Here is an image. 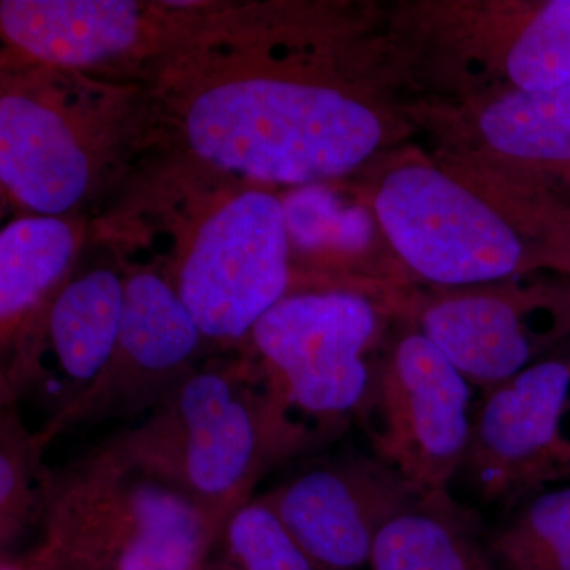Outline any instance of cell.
Here are the masks:
<instances>
[{
	"instance_id": "1",
	"label": "cell",
	"mask_w": 570,
	"mask_h": 570,
	"mask_svg": "<svg viewBox=\"0 0 570 570\" xmlns=\"http://www.w3.org/2000/svg\"><path fill=\"white\" fill-rule=\"evenodd\" d=\"M373 208L397 258L438 288L570 275V197L538 183L414 157L382 175Z\"/></svg>"
},
{
	"instance_id": "2",
	"label": "cell",
	"mask_w": 570,
	"mask_h": 570,
	"mask_svg": "<svg viewBox=\"0 0 570 570\" xmlns=\"http://www.w3.org/2000/svg\"><path fill=\"white\" fill-rule=\"evenodd\" d=\"M108 441L223 527L269 472L322 452L288 419L257 360L195 367L137 426Z\"/></svg>"
},
{
	"instance_id": "3",
	"label": "cell",
	"mask_w": 570,
	"mask_h": 570,
	"mask_svg": "<svg viewBox=\"0 0 570 570\" xmlns=\"http://www.w3.org/2000/svg\"><path fill=\"white\" fill-rule=\"evenodd\" d=\"M206 163L277 184L335 178L389 141L390 122L362 97L325 82L249 78L214 86L187 112Z\"/></svg>"
},
{
	"instance_id": "4",
	"label": "cell",
	"mask_w": 570,
	"mask_h": 570,
	"mask_svg": "<svg viewBox=\"0 0 570 570\" xmlns=\"http://www.w3.org/2000/svg\"><path fill=\"white\" fill-rule=\"evenodd\" d=\"M223 530L107 439L52 469L39 540L66 570H209Z\"/></svg>"
},
{
	"instance_id": "5",
	"label": "cell",
	"mask_w": 570,
	"mask_h": 570,
	"mask_svg": "<svg viewBox=\"0 0 570 570\" xmlns=\"http://www.w3.org/2000/svg\"><path fill=\"white\" fill-rule=\"evenodd\" d=\"M396 298L355 287L298 291L255 325L253 344L281 406L324 450L360 425Z\"/></svg>"
},
{
	"instance_id": "6",
	"label": "cell",
	"mask_w": 570,
	"mask_h": 570,
	"mask_svg": "<svg viewBox=\"0 0 570 570\" xmlns=\"http://www.w3.org/2000/svg\"><path fill=\"white\" fill-rule=\"evenodd\" d=\"M474 385L417 328L379 358L365 415L371 453L422 493L450 491L471 433Z\"/></svg>"
},
{
	"instance_id": "7",
	"label": "cell",
	"mask_w": 570,
	"mask_h": 570,
	"mask_svg": "<svg viewBox=\"0 0 570 570\" xmlns=\"http://www.w3.org/2000/svg\"><path fill=\"white\" fill-rule=\"evenodd\" d=\"M570 363L546 358L497 387L472 411L466 453L450 493L483 517L515 508L531 494L570 480V442L561 423Z\"/></svg>"
},
{
	"instance_id": "8",
	"label": "cell",
	"mask_w": 570,
	"mask_h": 570,
	"mask_svg": "<svg viewBox=\"0 0 570 570\" xmlns=\"http://www.w3.org/2000/svg\"><path fill=\"white\" fill-rule=\"evenodd\" d=\"M283 202L246 193L213 214L179 269L175 291L205 340L250 341L255 325L291 292Z\"/></svg>"
},
{
	"instance_id": "9",
	"label": "cell",
	"mask_w": 570,
	"mask_h": 570,
	"mask_svg": "<svg viewBox=\"0 0 570 570\" xmlns=\"http://www.w3.org/2000/svg\"><path fill=\"white\" fill-rule=\"evenodd\" d=\"M417 326L474 387L487 390L540 362L570 332V288L515 281L400 296Z\"/></svg>"
},
{
	"instance_id": "10",
	"label": "cell",
	"mask_w": 570,
	"mask_h": 570,
	"mask_svg": "<svg viewBox=\"0 0 570 570\" xmlns=\"http://www.w3.org/2000/svg\"><path fill=\"white\" fill-rule=\"evenodd\" d=\"M204 340L175 287L153 273L130 276L107 370L77 406L39 428L41 434L51 444L75 428L149 414L197 367Z\"/></svg>"
},
{
	"instance_id": "11",
	"label": "cell",
	"mask_w": 570,
	"mask_h": 570,
	"mask_svg": "<svg viewBox=\"0 0 570 570\" xmlns=\"http://www.w3.org/2000/svg\"><path fill=\"white\" fill-rule=\"evenodd\" d=\"M374 453L314 461L262 494L324 570H366L379 531L423 497Z\"/></svg>"
},
{
	"instance_id": "12",
	"label": "cell",
	"mask_w": 570,
	"mask_h": 570,
	"mask_svg": "<svg viewBox=\"0 0 570 570\" xmlns=\"http://www.w3.org/2000/svg\"><path fill=\"white\" fill-rule=\"evenodd\" d=\"M124 284L110 269H96L66 285L52 299L45 337L51 362L29 382L17 406L36 404L50 426L96 385L118 344Z\"/></svg>"
},
{
	"instance_id": "13",
	"label": "cell",
	"mask_w": 570,
	"mask_h": 570,
	"mask_svg": "<svg viewBox=\"0 0 570 570\" xmlns=\"http://www.w3.org/2000/svg\"><path fill=\"white\" fill-rule=\"evenodd\" d=\"M0 178L22 205L63 213L85 194L89 165L58 112L22 96L0 100Z\"/></svg>"
},
{
	"instance_id": "14",
	"label": "cell",
	"mask_w": 570,
	"mask_h": 570,
	"mask_svg": "<svg viewBox=\"0 0 570 570\" xmlns=\"http://www.w3.org/2000/svg\"><path fill=\"white\" fill-rule=\"evenodd\" d=\"M474 140L519 178L570 197V86L550 91L504 88L472 111Z\"/></svg>"
},
{
	"instance_id": "15",
	"label": "cell",
	"mask_w": 570,
	"mask_h": 570,
	"mask_svg": "<svg viewBox=\"0 0 570 570\" xmlns=\"http://www.w3.org/2000/svg\"><path fill=\"white\" fill-rule=\"evenodd\" d=\"M0 26L41 61L81 66L129 48L140 10L124 0H2Z\"/></svg>"
},
{
	"instance_id": "16",
	"label": "cell",
	"mask_w": 570,
	"mask_h": 570,
	"mask_svg": "<svg viewBox=\"0 0 570 570\" xmlns=\"http://www.w3.org/2000/svg\"><path fill=\"white\" fill-rule=\"evenodd\" d=\"M487 530L450 491L423 494L379 531L366 570H494Z\"/></svg>"
},
{
	"instance_id": "17",
	"label": "cell",
	"mask_w": 570,
	"mask_h": 570,
	"mask_svg": "<svg viewBox=\"0 0 570 570\" xmlns=\"http://www.w3.org/2000/svg\"><path fill=\"white\" fill-rule=\"evenodd\" d=\"M73 234L55 217H29L7 225L0 235V318L3 347L11 333L33 316L45 295L66 272Z\"/></svg>"
},
{
	"instance_id": "18",
	"label": "cell",
	"mask_w": 570,
	"mask_h": 570,
	"mask_svg": "<svg viewBox=\"0 0 570 570\" xmlns=\"http://www.w3.org/2000/svg\"><path fill=\"white\" fill-rule=\"evenodd\" d=\"M487 549L494 570H570V480L494 517Z\"/></svg>"
},
{
	"instance_id": "19",
	"label": "cell",
	"mask_w": 570,
	"mask_h": 570,
	"mask_svg": "<svg viewBox=\"0 0 570 570\" xmlns=\"http://www.w3.org/2000/svg\"><path fill=\"white\" fill-rule=\"evenodd\" d=\"M48 442L18 407H0V550L14 551L41 528L51 468Z\"/></svg>"
},
{
	"instance_id": "20",
	"label": "cell",
	"mask_w": 570,
	"mask_h": 570,
	"mask_svg": "<svg viewBox=\"0 0 570 570\" xmlns=\"http://www.w3.org/2000/svg\"><path fill=\"white\" fill-rule=\"evenodd\" d=\"M502 73L508 88L550 91L570 86V0L528 3L505 39Z\"/></svg>"
},
{
	"instance_id": "21",
	"label": "cell",
	"mask_w": 570,
	"mask_h": 570,
	"mask_svg": "<svg viewBox=\"0 0 570 570\" xmlns=\"http://www.w3.org/2000/svg\"><path fill=\"white\" fill-rule=\"evenodd\" d=\"M217 557L235 570H324L262 494L225 521Z\"/></svg>"
},
{
	"instance_id": "22",
	"label": "cell",
	"mask_w": 570,
	"mask_h": 570,
	"mask_svg": "<svg viewBox=\"0 0 570 570\" xmlns=\"http://www.w3.org/2000/svg\"><path fill=\"white\" fill-rule=\"evenodd\" d=\"M0 570H66L43 542L24 551H9L0 557Z\"/></svg>"
},
{
	"instance_id": "23",
	"label": "cell",
	"mask_w": 570,
	"mask_h": 570,
	"mask_svg": "<svg viewBox=\"0 0 570 570\" xmlns=\"http://www.w3.org/2000/svg\"><path fill=\"white\" fill-rule=\"evenodd\" d=\"M209 570H235L228 562H225L223 558L217 557L216 561L213 562L212 569Z\"/></svg>"
},
{
	"instance_id": "24",
	"label": "cell",
	"mask_w": 570,
	"mask_h": 570,
	"mask_svg": "<svg viewBox=\"0 0 570 570\" xmlns=\"http://www.w3.org/2000/svg\"><path fill=\"white\" fill-rule=\"evenodd\" d=\"M569 363H570V360H569Z\"/></svg>"
}]
</instances>
